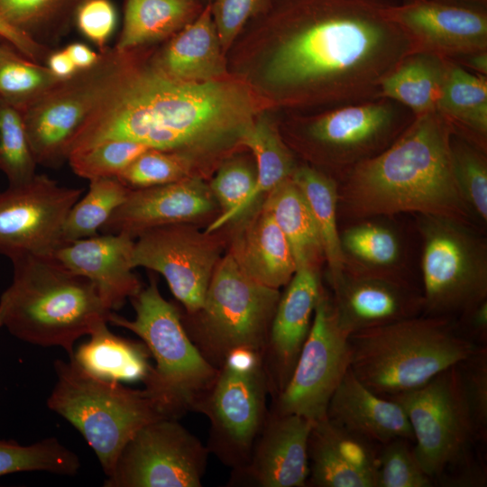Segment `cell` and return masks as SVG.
I'll use <instances>...</instances> for the list:
<instances>
[{"label":"cell","mask_w":487,"mask_h":487,"mask_svg":"<svg viewBox=\"0 0 487 487\" xmlns=\"http://www.w3.org/2000/svg\"><path fill=\"white\" fill-rule=\"evenodd\" d=\"M414 115L386 97L334 106L297 124L298 144L339 180L358 164L387 149Z\"/></svg>","instance_id":"cell-12"},{"label":"cell","mask_w":487,"mask_h":487,"mask_svg":"<svg viewBox=\"0 0 487 487\" xmlns=\"http://www.w3.org/2000/svg\"><path fill=\"white\" fill-rule=\"evenodd\" d=\"M276 307L262 354L271 397L288 383L311 329L314 313L325 289L318 269L296 271Z\"/></svg>","instance_id":"cell-21"},{"label":"cell","mask_w":487,"mask_h":487,"mask_svg":"<svg viewBox=\"0 0 487 487\" xmlns=\"http://www.w3.org/2000/svg\"><path fill=\"white\" fill-rule=\"evenodd\" d=\"M391 0H270L275 26L268 84L294 104L335 106L379 97L382 80L411 53L389 19Z\"/></svg>","instance_id":"cell-1"},{"label":"cell","mask_w":487,"mask_h":487,"mask_svg":"<svg viewBox=\"0 0 487 487\" xmlns=\"http://www.w3.org/2000/svg\"><path fill=\"white\" fill-rule=\"evenodd\" d=\"M36 167L22 113L0 99V171L8 186H17L31 180Z\"/></svg>","instance_id":"cell-41"},{"label":"cell","mask_w":487,"mask_h":487,"mask_svg":"<svg viewBox=\"0 0 487 487\" xmlns=\"http://www.w3.org/2000/svg\"><path fill=\"white\" fill-rule=\"evenodd\" d=\"M216 206L209 186L188 176L168 184L130 189L100 231L134 237L152 228L182 224L211 212Z\"/></svg>","instance_id":"cell-22"},{"label":"cell","mask_w":487,"mask_h":487,"mask_svg":"<svg viewBox=\"0 0 487 487\" xmlns=\"http://www.w3.org/2000/svg\"><path fill=\"white\" fill-rule=\"evenodd\" d=\"M280 297L279 289L246 274L229 253L215 267L203 306L193 314L198 326L189 336L216 369L234 349L263 354Z\"/></svg>","instance_id":"cell-9"},{"label":"cell","mask_w":487,"mask_h":487,"mask_svg":"<svg viewBox=\"0 0 487 487\" xmlns=\"http://www.w3.org/2000/svg\"><path fill=\"white\" fill-rule=\"evenodd\" d=\"M142 49L107 46L94 65L60 79L21 112L37 165L57 168L67 161L81 124L145 54Z\"/></svg>","instance_id":"cell-8"},{"label":"cell","mask_w":487,"mask_h":487,"mask_svg":"<svg viewBox=\"0 0 487 487\" xmlns=\"http://www.w3.org/2000/svg\"><path fill=\"white\" fill-rule=\"evenodd\" d=\"M230 253L246 274L271 289L286 286L297 271L285 235L262 207L237 236Z\"/></svg>","instance_id":"cell-28"},{"label":"cell","mask_w":487,"mask_h":487,"mask_svg":"<svg viewBox=\"0 0 487 487\" xmlns=\"http://www.w3.org/2000/svg\"><path fill=\"white\" fill-rule=\"evenodd\" d=\"M260 106L244 83L177 80L157 70L144 55L84 121L68 157L120 139L191 159L240 143Z\"/></svg>","instance_id":"cell-2"},{"label":"cell","mask_w":487,"mask_h":487,"mask_svg":"<svg viewBox=\"0 0 487 487\" xmlns=\"http://www.w3.org/2000/svg\"><path fill=\"white\" fill-rule=\"evenodd\" d=\"M133 319L111 313L108 323L128 329L147 346L155 364L142 382L163 415L179 418L197 405L214 382L218 369L194 344L177 308L152 280L132 297Z\"/></svg>","instance_id":"cell-6"},{"label":"cell","mask_w":487,"mask_h":487,"mask_svg":"<svg viewBox=\"0 0 487 487\" xmlns=\"http://www.w3.org/2000/svg\"><path fill=\"white\" fill-rule=\"evenodd\" d=\"M447 63L437 55L410 53L382 80L379 97L401 105L414 116L436 111Z\"/></svg>","instance_id":"cell-33"},{"label":"cell","mask_w":487,"mask_h":487,"mask_svg":"<svg viewBox=\"0 0 487 487\" xmlns=\"http://www.w3.org/2000/svg\"><path fill=\"white\" fill-rule=\"evenodd\" d=\"M69 355L86 372L114 381H142L148 376L151 354L144 343L113 334L107 322L98 325Z\"/></svg>","instance_id":"cell-30"},{"label":"cell","mask_w":487,"mask_h":487,"mask_svg":"<svg viewBox=\"0 0 487 487\" xmlns=\"http://www.w3.org/2000/svg\"><path fill=\"white\" fill-rule=\"evenodd\" d=\"M45 65L60 79L67 78L78 70L64 49L53 50L48 56Z\"/></svg>","instance_id":"cell-52"},{"label":"cell","mask_w":487,"mask_h":487,"mask_svg":"<svg viewBox=\"0 0 487 487\" xmlns=\"http://www.w3.org/2000/svg\"><path fill=\"white\" fill-rule=\"evenodd\" d=\"M271 396L262 354L234 349L195 411L209 420L207 448L225 464L237 469L249 459L268 416Z\"/></svg>","instance_id":"cell-11"},{"label":"cell","mask_w":487,"mask_h":487,"mask_svg":"<svg viewBox=\"0 0 487 487\" xmlns=\"http://www.w3.org/2000/svg\"><path fill=\"white\" fill-rule=\"evenodd\" d=\"M60 78L0 40V99L22 112Z\"/></svg>","instance_id":"cell-38"},{"label":"cell","mask_w":487,"mask_h":487,"mask_svg":"<svg viewBox=\"0 0 487 487\" xmlns=\"http://www.w3.org/2000/svg\"><path fill=\"white\" fill-rule=\"evenodd\" d=\"M148 149L142 143L129 140H106L69 154L67 161L76 175L89 181L117 178Z\"/></svg>","instance_id":"cell-42"},{"label":"cell","mask_w":487,"mask_h":487,"mask_svg":"<svg viewBox=\"0 0 487 487\" xmlns=\"http://www.w3.org/2000/svg\"><path fill=\"white\" fill-rule=\"evenodd\" d=\"M5 312V301L2 297H0V328L3 326V317Z\"/></svg>","instance_id":"cell-55"},{"label":"cell","mask_w":487,"mask_h":487,"mask_svg":"<svg viewBox=\"0 0 487 487\" xmlns=\"http://www.w3.org/2000/svg\"><path fill=\"white\" fill-rule=\"evenodd\" d=\"M436 111L454 133L487 150V76L448 60Z\"/></svg>","instance_id":"cell-29"},{"label":"cell","mask_w":487,"mask_h":487,"mask_svg":"<svg viewBox=\"0 0 487 487\" xmlns=\"http://www.w3.org/2000/svg\"><path fill=\"white\" fill-rule=\"evenodd\" d=\"M78 69H87L94 65L99 59L100 53L96 52L87 45L73 42L64 48Z\"/></svg>","instance_id":"cell-53"},{"label":"cell","mask_w":487,"mask_h":487,"mask_svg":"<svg viewBox=\"0 0 487 487\" xmlns=\"http://www.w3.org/2000/svg\"><path fill=\"white\" fill-rule=\"evenodd\" d=\"M199 0H125L120 51L144 47L174 35L203 9Z\"/></svg>","instance_id":"cell-32"},{"label":"cell","mask_w":487,"mask_h":487,"mask_svg":"<svg viewBox=\"0 0 487 487\" xmlns=\"http://www.w3.org/2000/svg\"><path fill=\"white\" fill-rule=\"evenodd\" d=\"M11 262L13 280L1 297L3 326L14 337L61 347L70 355L78 338L108 323L113 311L89 280L51 256L22 255Z\"/></svg>","instance_id":"cell-4"},{"label":"cell","mask_w":487,"mask_h":487,"mask_svg":"<svg viewBox=\"0 0 487 487\" xmlns=\"http://www.w3.org/2000/svg\"><path fill=\"white\" fill-rule=\"evenodd\" d=\"M405 411L414 436L415 455L435 480L467 462L477 436L467 407L457 364L423 386L393 397Z\"/></svg>","instance_id":"cell-13"},{"label":"cell","mask_w":487,"mask_h":487,"mask_svg":"<svg viewBox=\"0 0 487 487\" xmlns=\"http://www.w3.org/2000/svg\"><path fill=\"white\" fill-rule=\"evenodd\" d=\"M79 468L77 454L56 437H47L26 446L14 440L0 439V476L32 471L72 476Z\"/></svg>","instance_id":"cell-39"},{"label":"cell","mask_w":487,"mask_h":487,"mask_svg":"<svg viewBox=\"0 0 487 487\" xmlns=\"http://www.w3.org/2000/svg\"><path fill=\"white\" fill-rule=\"evenodd\" d=\"M270 0H212V16L223 51H226L244 26L268 5Z\"/></svg>","instance_id":"cell-47"},{"label":"cell","mask_w":487,"mask_h":487,"mask_svg":"<svg viewBox=\"0 0 487 487\" xmlns=\"http://www.w3.org/2000/svg\"><path fill=\"white\" fill-rule=\"evenodd\" d=\"M137 236L133 267L162 275L188 314L198 312L219 261L216 244L181 224L152 228Z\"/></svg>","instance_id":"cell-17"},{"label":"cell","mask_w":487,"mask_h":487,"mask_svg":"<svg viewBox=\"0 0 487 487\" xmlns=\"http://www.w3.org/2000/svg\"><path fill=\"white\" fill-rule=\"evenodd\" d=\"M291 179L308 204L328 267V281L334 280L344 271L337 225L339 183L334 177L309 165L297 166Z\"/></svg>","instance_id":"cell-34"},{"label":"cell","mask_w":487,"mask_h":487,"mask_svg":"<svg viewBox=\"0 0 487 487\" xmlns=\"http://www.w3.org/2000/svg\"><path fill=\"white\" fill-rule=\"evenodd\" d=\"M460 334L477 346H487V299L455 317Z\"/></svg>","instance_id":"cell-49"},{"label":"cell","mask_w":487,"mask_h":487,"mask_svg":"<svg viewBox=\"0 0 487 487\" xmlns=\"http://www.w3.org/2000/svg\"><path fill=\"white\" fill-rule=\"evenodd\" d=\"M256 178V170L242 159L229 161L219 169L209 188L222 214L207 227L206 234L232 220L234 211L253 191Z\"/></svg>","instance_id":"cell-45"},{"label":"cell","mask_w":487,"mask_h":487,"mask_svg":"<svg viewBox=\"0 0 487 487\" xmlns=\"http://www.w3.org/2000/svg\"><path fill=\"white\" fill-rule=\"evenodd\" d=\"M223 54L209 1L194 20L171 36L164 48L150 56V62L171 78L204 82L224 77Z\"/></svg>","instance_id":"cell-26"},{"label":"cell","mask_w":487,"mask_h":487,"mask_svg":"<svg viewBox=\"0 0 487 487\" xmlns=\"http://www.w3.org/2000/svg\"><path fill=\"white\" fill-rule=\"evenodd\" d=\"M455 62L473 73L487 76V51L464 56Z\"/></svg>","instance_id":"cell-54"},{"label":"cell","mask_w":487,"mask_h":487,"mask_svg":"<svg viewBox=\"0 0 487 487\" xmlns=\"http://www.w3.org/2000/svg\"><path fill=\"white\" fill-rule=\"evenodd\" d=\"M425 315L456 317L487 299V244L476 227L417 215Z\"/></svg>","instance_id":"cell-10"},{"label":"cell","mask_w":487,"mask_h":487,"mask_svg":"<svg viewBox=\"0 0 487 487\" xmlns=\"http://www.w3.org/2000/svg\"><path fill=\"white\" fill-rule=\"evenodd\" d=\"M81 194L43 174L8 186L0 192V254L51 256L63 244L65 219Z\"/></svg>","instance_id":"cell-16"},{"label":"cell","mask_w":487,"mask_h":487,"mask_svg":"<svg viewBox=\"0 0 487 487\" xmlns=\"http://www.w3.org/2000/svg\"><path fill=\"white\" fill-rule=\"evenodd\" d=\"M433 479L424 471L413 442L393 439L380 446L375 487H432Z\"/></svg>","instance_id":"cell-44"},{"label":"cell","mask_w":487,"mask_h":487,"mask_svg":"<svg viewBox=\"0 0 487 487\" xmlns=\"http://www.w3.org/2000/svg\"><path fill=\"white\" fill-rule=\"evenodd\" d=\"M450 159L457 188L469 209L487 222V150L452 133Z\"/></svg>","instance_id":"cell-40"},{"label":"cell","mask_w":487,"mask_h":487,"mask_svg":"<svg viewBox=\"0 0 487 487\" xmlns=\"http://www.w3.org/2000/svg\"><path fill=\"white\" fill-rule=\"evenodd\" d=\"M387 16L407 36L411 53L456 60L487 51V8L454 0L392 3Z\"/></svg>","instance_id":"cell-18"},{"label":"cell","mask_w":487,"mask_h":487,"mask_svg":"<svg viewBox=\"0 0 487 487\" xmlns=\"http://www.w3.org/2000/svg\"><path fill=\"white\" fill-rule=\"evenodd\" d=\"M452 133L436 111L415 116L387 149L340 179L338 211L354 221L414 213L476 227L453 174Z\"/></svg>","instance_id":"cell-3"},{"label":"cell","mask_w":487,"mask_h":487,"mask_svg":"<svg viewBox=\"0 0 487 487\" xmlns=\"http://www.w3.org/2000/svg\"><path fill=\"white\" fill-rule=\"evenodd\" d=\"M350 368L349 335L339 326L331 297L324 289L292 374L269 411L313 422L326 418L329 401Z\"/></svg>","instance_id":"cell-15"},{"label":"cell","mask_w":487,"mask_h":487,"mask_svg":"<svg viewBox=\"0 0 487 487\" xmlns=\"http://www.w3.org/2000/svg\"><path fill=\"white\" fill-rule=\"evenodd\" d=\"M326 418L378 446L397 438L414 442L410 424L401 406L370 390L351 368L329 401Z\"/></svg>","instance_id":"cell-25"},{"label":"cell","mask_w":487,"mask_h":487,"mask_svg":"<svg viewBox=\"0 0 487 487\" xmlns=\"http://www.w3.org/2000/svg\"><path fill=\"white\" fill-rule=\"evenodd\" d=\"M241 144L248 147L256 161V183L247 198L234 211L232 220L245 212L259 198L293 174L297 165L292 152L276 127L257 118L246 128Z\"/></svg>","instance_id":"cell-36"},{"label":"cell","mask_w":487,"mask_h":487,"mask_svg":"<svg viewBox=\"0 0 487 487\" xmlns=\"http://www.w3.org/2000/svg\"><path fill=\"white\" fill-rule=\"evenodd\" d=\"M133 237L126 233L103 234L64 244L51 257L93 282L113 311L142 289L133 272Z\"/></svg>","instance_id":"cell-23"},{"label":"cell","mask_w":487,"mask_h":487,"mask_svg":"<svg viewBox=\"0 0 487 487\" xmlns=\"http://www.w3.org/2000/svg\"><path fill=\"white\" fill-rule=\"evenodd\" d=\"M262 207L285 235L297 270L302 267L319 269L325 262L320 235L308 204L291 177L267 194Z\"/></svg>","instance_id":"cell-31"},{"label":"cell","mask_w":487,"mask_h":487,"mask_svg":"<svg viewBox=\"0 0 487 487\" xmlns=\"http://www.w3.org/2000/svg\"><path fill=\"white\" fill-rule=\"evenodd\" d=\"M464 396L478 442L487 440V346H478L457 363Z\"/></svg>","instance_id":"cell-46"},{"label":"cell","mask_w":487,"mask_h":487,"mask_svg":"<svg viewBox=\"0 0 487 487\" xmlns=\"http://www.w3.org/2000/svg\"><path fill=\"white\" fill-rule=\"evenodd\" d=\"M0 38L10 43L27 59L42 64L46 61L48 56L53 51L32 41L25 35L8 25L1 18Z\"/></svg>","instance_id":"cell-51"},{"label":"cell","mask_w":487,"mask_h":487,"mask_svg":"<svg viewBox=\"0 0 487 487\" xmlns=\"http://www.w3.org/2000/svg\"><path fill=\"white\" fill-rule=\"evenodd\" d=\"M210 452L177 418L139 429L122 450L105 487H201Z\"/></svg>","instance_id":"cell-14"},{"label":"cell","mask_w":487,"mask_h":487,"mask_svg":"<svg viewBox=\"0 0 487 487\" xmlns=\"http://www.w3.org/2000/svg\"><path fill=\"white\" fill-rule=\"evenodd\" d=\"M54 370L57 381L47 406L82 435L106 476L139 429L167 418L144 389L95 377L71 358L69 362L56 360Z\"/></svg>","instance_id":"cell-7"},{"label":"cell","mask_w":487,"mask_h":487,"mask_svg":"<svg viewBox=\"0 0 487 487\" xmlns=\"http://www.w3.org/2000/svg\"><path fill=\"white\" fill-rule=\"evenodd\" d=\"M129 191L117 178L90 180L87 194L67 215L61 235L63 244L97 235L115 210L124 202Z\"/></svg>","instance_id":"cell-37"},{"label":"cell","mask_w":487,"mask_h":487,"mask_svg":"<svg viewBox=\"0 0 487 487\" xmlns=\"http://www.w3.org/2000/svg\"><path fill=\"white\" fill-rule=\"evenodd\" d=\"M339 326L349 335L423 314L421 289L412 281L344 270L329 281Z\"/></svg>","instance_id":"cell-19"},{"label":"cell","mask_w":487,"mask_h":487,"mask_svg":"<svg viewBox=\"0 0 487 487\" xmlns=\"http://www.w3.org/2000/svg\"><path fill=\"white\" fill-rule=\"evenodd\" d=\"M313 421L268 411L248 461L234 469L230 483L256 487H305L308 444Z\"/></svg>","instance_id":"cell-20"},{"label":"cell","mask_w":487,"mask_h":487,"mask_svg":"<svg viewBox=\"0 0 487 487\" xmlns=\"http://www.w3.org/2000/svg\"><path fill=\"white\" fill-rule=\"evenodd\" d=\"M435 483L453 487L486 486V470L473 457L457 467L442 473L435 480Z\"/></svg>","instance_id":"cell-50"},{"label":"cell","mask_w":487,"mask_h":487,"mask_svg":"<svg viewBox=\"0 0 487 487\" xmlns=\"http://www.w3.org/2000/svg\"><path fill=\"white\" fill-rule=\"evenodd\" d=\"M351 370L375 393L391 398L418 389L478 346L455 317L419 316L349 335Z\"/></svg>","instance_id":"cell-5"},{"label":"cell","mask_w":487,"mask_h":487,"mask_svg":"<svg viewBox=\"0 0 487 487\" xmlns=\"http://www.w3.org/2000/svg\"><path fill=\"white\" fill-rule=\"evenodd\" d=\"M380 446L326 417L315 421L308 444L307 486L375 487Z\"/></svg>","instance_id":"cell-24"},{"label":"cell","mask_w":487,"mask_h":487,"mask_svg":"<svg viewBox=\"0 0 487 487\" xmlns=\"http://www.w3.org/2000/svg\"><path fill=\"white\" fill-rule=\"evenodd\" d=\"M190 164L191 159L181 153L149 148L117 179L129 189L150 188L188 177Z\"/></svg>","instance_id":"cell-43"},{"label":"cell","mask_w":487,"mask_h":487,"mask_svg":"<svg viewBox=\"0 0 487 487\" xmlns=\"http://www.w3.org/2000/svg\"><path fill=\"white\" fill-rule=\"evenodd\" d=\"M0 40H2V39L0 38Z\"/></svg>","instance_id":"cell-56"},{"label":"cell","mask_w":487,"mask_h":487,"mask_svg":"<svg viewBox=\"0 0 487 487\" xmlns=\"http://www.w3.org/2000/svg\"><path fill=\"white\" fill-rule=\"evenodd\" d=\"M340 232L344 270L411 281L405 267V248L398 229L382 216L355 220Z\"/></svg>","instance_id":"cell-27"},{"label":"cell","mask_w":487,"mask_h":487,"mask_svg":"<svg viewBox=\"0 0 487 487\" xmlns=\"http://www.w3.org/2000/svg\"><path fill=\"white\" fill-rule=\"evenodd\" d=\"M116 22V10L110 0H85L75 16V24L78 31L92 41L99 51L107 47Z\"/></svg>","instance_id":"cell-48"},{"label":"cell","mask_w":487,"mask_h":487,"mask_svg":"<svg viewBox=\"0 0 487 487\" xmlns=\"http://www.w3.org/2000/svg\"><path fill=\"white\" fill-rule=\"evenodd\" d=\"M85 0H0V18L37 44L54 50L75 24Z\"/></svg>","instance_id":"cell-35"}]
</instances>
